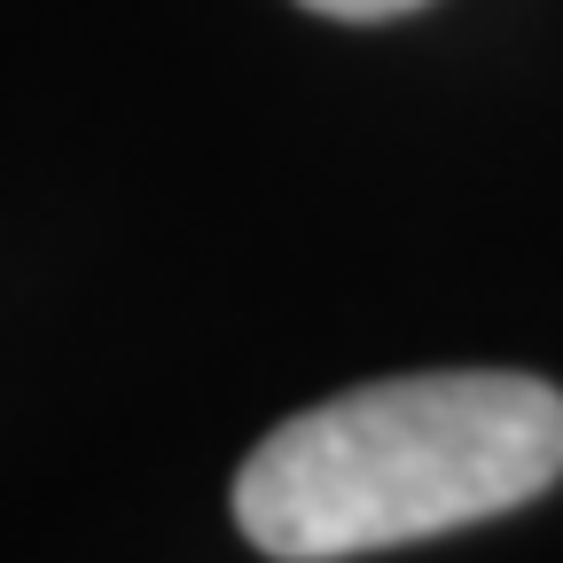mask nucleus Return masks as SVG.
I'll use <instances>...</instances> for the list:
<instances>
[{"label":"nucleus","instance_id":"1","mask_svg":"<svg viewBox=\"0 0 563 563\" xmlns=\"http://www.w3.org/2000/svg\"><path fill=\"white\" fill-rule=\"evenodd\" d=\"M563 477V391L501 368L391 376L290 415L235 477V525L282 563H336L525 509Z\"/></svg>","mask_w":563,"mask_h":563},{"label":"nucleus","instance_id":"2","mask_svg":"<svg viewBox=\"0 0 563 563\" xmlns=\"http://www.w3.org/2000/svg\"><path fill=\"white\" fill-rule=\"evenodd\" d=\"M306 9H321V16H344V24H384V16H407V9H422V0H306Z\"/></svg>","mask_w":563,"mask_h":563}]
</instances>
